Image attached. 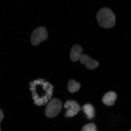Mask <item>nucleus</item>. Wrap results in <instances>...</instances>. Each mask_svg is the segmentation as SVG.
<instances>
[{
  "mask_svg": "<svg viewBox=\"0 0 131 131\" xmlns=\"http://www.w3.org/2000/svg\"><path fill=\"white\" fill-rule=\"evenodd\" d=\"M30 86L34 103L36 105H45L51 99L54 87L49 82L38 79L31 82Z\"/></svg>",
  "mask_w": 131,
  "mask_h": 131,
  "instance_id": "f257e3e1",
  "label": "nucleus"
},
{
  "mask_svg": "<svg viewBox=\"0 0 131 131\" xmlns=\"http://www.w3.org/2000/svg\"><path fill=\"white\" fill-rule=\"evenodd\" d=\"M96 18L100 26L103 28H110L115 25V15L108 8L100 9L96 14Z\"/></svg>",
  "mask_w": 131,
  "mask_h": 131,
  "instance_id": "f03ea898",
  "label": "nucleus"
},
{
  "mask_svg": "<svg viewBox=\"0 0 131 131\" xmlns=\"http://www.w3.org/2000/svg\"><path fill=\"white\" fill-rule=\"evenodd\" d=\"M62 103L58 98L51 99L48 103L45 110V114L47 118H53L56 117L62 109Z\"/></svg>",
  "mask_w": 131,
  "mask_h": 131,
  "instance_id": "7ed1b4c3",
  "label": "nucleus"
},
{
  "mask_svg": "<svg viewBox=\"0 0 131 131\" xmlns=\"http://www.w3.org/2000/svg\"><path fill=\"white\" fill-rule=\"evenodd\" d=\"M48 37L47 29L44 27H39L33 31L31 37L33 45H38L47 39Z\"/></svg>",
  "mask_w": 131,
  "mask_h": 131,
  "instance_id": "20e7f679",
  "label": "nucleus"
},
{
  "mask_svg": "<svg viewBox=\"0 0 131 131\" xmlns=\"http://www.w3.org/2000/svg\"><path fill=\"white\" fill-rule=\"evenodd\" d=\"M64 106L67 109L65 116L68 118H71L76 115L81 110V107L79 104L74 100L67 101Z\"/></svg>",
  "mask_w": 131,
  "mask_h": 131,
  "instance_id": "39448f33",
  "label": "nucleus"
},
{
  "mask_svg": "<svg viewBox=\"0 0 131 131\" xmlns=\"http://www.w3.org/2000/svg\"><path fill=\"white\" fill-rule=\"evenodd\" d=\"M80 60L81 63L84 64L89 70L94 69L99 65L98 61L90 57L87 54L83 55Z\"/></svg>",
  "mask_w": 131,
  "mask_h": 131,
  "instance_id": "423d86ee",
  "label": "nucleus"
},
{
  "mask_svg": "<svg viewBox=\"0 0 131 131\" xmlns=\"http://www.w3.org/2000/svg\"><path fill=\"white\" fill-rule=\"evenodd\" d=\"M83 52V50L80 45H74L71 48L70 52V58L73 62H76L80 60Z\"/></svg>",
  "mask_w": 131,
  "mask_h": 131,
  "instance_id": "0eeeda50",
  "label": "nucleus"
},
{
  "mask_svg": "<svg viewBox=\"0 0 131 131\" xmlns=\"http://www.w3.org/2000/svg\"><path fill=\"white\" fill-rule=\"evenodd\" d=\"M117 97V94L114 91H109L104 95L102 98V102L106 105L113 106L114 105Z\"/></svg>",
  "mask_w": 131,
  "mask_h": 131,
  "instance_id": "6e6552de",
  "label": "nucleus"
},
{
  "mask_svg": "<svg viewBox=\"0 0 131 131\" xmlns=\"http://www.w3.org/2000/svg\"><path fill=\"white\" fill-rule=\"evenodd\" d=\"M81 109L87 115L88 119H91L95 117V110L94 107L90 103H87L82 106Z\"/></svg>",
  "mask_w": 131,
  "mask_h": 131,
  "instance_id": "1a4fd4ad",
  "label": "nucleus"
},
{
  "mask_svg": "<svg viewBox=\"0 0 131 131\" xmlns=\"http://www.w3.org/2000/svg\"><path fill=\"white\" fill-rule=\"evenodd\" d=\"M81 85L80 83L71 79L68 82V91L72 93H76L79 91L81 88Z\"/></svg>",
  "mask_w": 131,
  "mask_h": 131,
  "instance_id": "9d476101",
  "label": "nucleus"
},
{
  "mask_svg": "<svg viewBox=\"0 0 131 131\" xmlns=\"http://www.w3.org/2000/svg\"><path fill=\"white\" fill-rule=\"evenodd\" d=\"M81 131H97L95 124L89 123L85 125L82 128Z\"/></svg>",
  "mask_w": 131,
  "mask_h": 131,
  "instance_id": "9b49d317",
  "label": "nucleus"
},
{
  "mask_svg": "<svg viewBox=\"0 0 131 131\" xmlns=\"http://www.w3.org/2000/svg\"><path fill=\"white\" fill-rule=\"evenodd\" d=\"M4 117V113L3 112V110L0 108V125H1V122L3 119V118ZM0 131H1V127H0Z\"/></svg>",
  "mask_w": 131,
  "mask_h": 131,
  "instance_id": "f8f14e48",
  "label": "nucleus"
},
{
  "mask_svg": "<svg viewBox=\"0 0 131 131\" xmlns=\"http://www.w3.org/2000/svg\"><path fill=\"white\" fill-rule=\"evenodd\" d=\"M129 131H131V130H129Z\"/></svg>",
  "mask_w": 131,
  "mask_h": 131,
  "instance_id": "ddd939ff",
  "label": "nucleus"
}]
</instances>
